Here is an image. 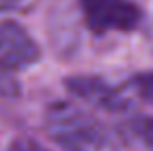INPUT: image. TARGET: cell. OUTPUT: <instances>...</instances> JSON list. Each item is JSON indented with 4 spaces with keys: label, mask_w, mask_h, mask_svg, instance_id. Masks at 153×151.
I'll return each instance as SVG.
<instances>
[{
    "label": "cell",
    "mask_w": 153,
    "mask_h": 151,
    "mask_svg": "<svg viewBox=\"0 0 153 151\" xmlns=\"http://www.w3.org/2000/svg\"><path fill=\"white\" fill-rule=\"evenodd\" d=\"M132 87L137 89V93L143 97V100L151 101L153 103V75H139L137 79H132Z\"/></svg>",
    "instance_id": "6"
},
{
    "label": "cell",
    "mask_w": 153,
    "mask_h": 151,
    "mask_svg": "<svg viewBox=\"0 0 153 151\" xmlns=\"http://www.w3.org/2000/svg\"><path fill=\"white\" fill-rule=\"evenodd\" d=\"M8 151H50V149L44 147L42 143L29 139V137H19V139H15V141L10 143Z\"/></svg>",
    "instance_id": "7"
},
{
    "label": "cell",
    "mask_w": 153,
    "mask_h": 151,
    "mask_svg": "<svg viewBox=\"0 0 153 151\" xmlns=\"http://www.w3.org/2000/svg\"><path fill=\"white\" fill-rule=\"evenodd\" d=\"M46 128L66 151H120L118 139L108 126L71 101H54L48 108Z\"/></svg>",
    "instance_id": "1"
},
{
    "label": "cell",
    "mask_w": 153,
    "mask_h": 151,
    "mask_svg": "<svg viewBox=\"0 0 153 151\" xmlns=\"http://www.w3.org/2000/svg\"><path fill=\"white\" fill-rule=\"evenodd\" d=\"M31 4H33V0H0V15H2V13L27 10Z\"/></svg>",
    "instance_id": "8"
},
{
    "label": "cell",
    "mask_w": 153,
    "mask_h": 151,
    "mask_svg": "<svg viewBox=\"0 0 153 151\" xmlns=\"http://www.w3.org/2000/svg\"><path fill=\"white\" fill-rule=\"evenodd\" d=\"M39 60V48L25 27L0 19V73H19Z\"/></svg>",
    "instance_id": "3"
},
{
    "label": "cell",
    "mask_w": 153,
    "mask_h": 151,
    "mask_svg": "<svg viewBox=\"0 0 153 151\" xmlns=\"http://www.w3.org/2000/svg\"><path fill=\"white\" fill-rule=\"evenodd\" d=\"M64 85L73 95L91 103L93 108H100L105 112H126L130 108V101L126 95H122L114 85H110L108 81H103L100 77H89V75L68 77Z\"/></svg>",
    "instance_id": "4"
},
{
    "label": "cell",
    "mask_w": 153,
    "mask_h": 151,
    "mask_svg": "<svg viewBox=\"0 0 153 151\" xmlns=\"http://www.w3.org/2000/svg\"><path fill=\"white\" fill-rule=\"evenodd\" d=\"M81 10L93 33H126L141 23V10L130 0H81Z\"/></svg>",
    "instance_id": "2"
},
{
    "label": "cell",
    "mask_w": 153,
    "mask_h": 151,
    "mask_svg": "<svg viewBox=\"0 0 153 151\" xmlns=\"http://www.w3.org/2000/svg\"><path fill=\"white\" fill-rule=\"evenodd\" d=\"M126 132L147 151H153V118H134L126 124Z\"/></svg>",
    "instance_id": "5"
}]
</instances>
